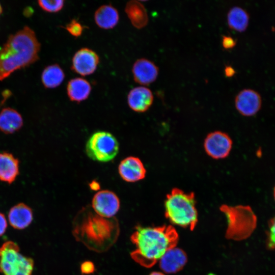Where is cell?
I'll use <instances>...</instances> for the list:
<instances>
[{
	"label": "cell",
	"instance_id": "obj_18",
	"mask_svg": "<svg viewBox=\"0 0 275 275\" xmlns=\"http://www.w3.org/2000/svg\"><path fill=\"white\" fill-rule=\"evenodd\" d=\"M66 90L69 99L78 103L89 97L92 88L89 82L86 79L76 77L68 82Z\"/></svg>",
	"mask_w": 275,
	"mask_h": 275
},
{
	"label": "cell",
	"instance_id": "obj_11",
	"mask_svg": "<svg viewBox=\"0 0 275 275\" xmlns=\"http://www.w3.org/2000/svg\"><path fill=\"white\" fill-rule=\"evenodd\" d=\"M261 98L259 94L252 89H243L235 99V105L242 115L250 117L255 115L261 107Z\"/></svg>",
	"mask_w": 275,
	"mask_h": 275
},
{
	"label": "cell",
	"instance_id": "obj_24",
	"mask_svg": "<svg viewBox=\"0 0 275 275\" xmlns=\"http://www.w3.org/2000/svg\"><path fill=\"white\" fill-rule=\"evenodd\" d=\"M40 7L44 11L54 13L61 11L64 6L63 0L39 1Z\"/></svg>",
	"mask_w": 275,
	"mask_h": 275
},
{
	"label": "cell",
	"instance_id": "obj_16",
	"mask_svg": "<svg viewBox=\"0 0 275 275\" xmlns=\"http://www.w3.org/2000/svg\"><path fill=\"white\" fill-rule=\"evenodd\" d=\"M18 174V159L8 152L0 153V180L11 184Z\"/></svg>",
	"mask_w": 275,
	"mask_h": 275
},
{
	"label": "cell",
	"instance_id": "obj_15",
	"mask_svg": "<svg viewBox=\"0 0 275 275\" xmlns=\"http://www.w3.org/2000/svg\"><path fill=\"white\" fill-rule=\"evenodd\" d=\"M159 266L167 273L180 270L187 262V256L181 249L176 246L168 250L159 259Z\"/></svg>",
	"mask_w": 275,
	"mask_h": 275
},
{
	"label": "cell",
	"instance_id": "obj_2",
	"mask_svg": "<svg viewBox=\"0 0 275 275\" xmlns=\"http://www.w3.org/2000/svg\"><path fill=\"white\" fill-rule=\"evenodd\" d=\"M72 233L75 239L91 250L103 252L117 241L119 234L118 221L102 217L94 211H81L74 220Z\"/></svg>",
	"mask_w": 275,
	"mask_h": 275
},
{
	"label": "cell",
	"instance_id": "obj_22",
	"mask_svg": "<svg viewBox=\"0 0 275 275\" xmlns=\"http://www.w3.org/2000/svg\"><path fill=\"white\" fill-rule=\"evenodd\" d=\"M227 21L231 29L238 32H242L248 26L249 15L242 8L234 7L228 13Z\"/></svg>",
	"mask_w": 275,
	"mask_h": 275
},
{
	"label": "cell",
	"instance_id": "obj_17",
	"mask_svg": "<svg viewBox=\"0 0 275 275\" xmlns=\"http://www.w3.org/2000/svg\"><path fill=\"white\" fill-rule=\"evenodd\" d=\"M94 20L97 25L103 29L115 28L119 20L118 10L111 5H103L95 12Z\"/></svg>",
	"mask_w": 275,
	"mask_h": 275
},
{
	"label": "cell",
	"instance_id": "obj_32",
	"mask_svg": "<svg viewBox=\"0 0 275 275\" xmlns=\"http://www.w3.org/2000/svg\"><path fill=\"white\" fill-rule=\"evenodd\" d=\"M149 275H166V274L160 272L154 271L151 273Z\"/></svg>",
	"mask_w": 275,
	"mask_h": 275
},
{
	"label": "cell",
	"instance_id": "obj_14",
	"mask_svg": "<svg viewBox=\"0 0 275 275\" xmlns=\"http://www.w3.org/2000/svg\"><path fill=\"white\" fill-rule=\"evenodd\" d=\"M153 99V93L149 88L136 87L129 91L127 95V103L133 111L144 113L152 105Z\"/></svg>",
	"mask_w": 275,
	"mask_h": 275
},
{
	"label": "cell",
	"instance_id": "obj_1",
	"mask_svg": "<svg viewBox=\"0 0 275 275\" xmlns=\"http://www.w3.org/2000/svg\"><path fill=\"white\" fill-rule=\"evenodd\" d=\"M135 250L130 256L136 262L147 268L153 266L169 249L176 246L178 235L171 226L135 228L130 237Z\"/></svg>",
	"mask_w": 275,
	"mask_h": 275
},
{
	"label": "cell",
	"instance_id": "obj_27",
	"mask_svg": "<svg viewBox=\"0 0 275 275\" xmlns=\"http://www.w3.org/2000/svg\"><path fill=\"white\" fill-rule=\"evenodd\" d=\"M80 270L82 273L89 274L94 272L95 266L93 262L86 261L81 264Z\"/></svg>",
	"mask_w": 275,
	"mask_h": 275
},
{
	"label": "cell",
	"instance_id": "obj_31",
	"mask_svg": "<svg viewBox=\"0 0 275 275\" xmlns=\"http://www.w3.org/2000/svg\"><path fill=\"white\" fill-rule=\"evenodd\" d=\"M90 186L93 190H97L99 187V183L94 181L90 183Z\"/></svg>",
	"mask_w": 275,
	"mask_h": 275
},
{
	"label": "cell",
	"instance_id": "obj_5",
	"mask_svg": "<svg viewBox=\"0 0 275 275\" xmlns=\"http://www.w3.org/2000/svg\"><path fill=\"white\" fill-rule=\"evenodd\" d=\"M227 222L226 236L229 239L242 240L249 237L257 227V218L252 208L248 205L220 207Z\"/></svg>",
	"mask_w": 275,
	"mask_h": 275
},
{
	"label": "cell",
	"instance_id": "obj_28",
	"mask_svg": "<svg viewBox=\"0 0 275 275\" xmlns=\"http://www.w3.org/2000/svg\"><path fill=\"white\" fill-rule=\"evenodd\" d=\"M236 44V40L231 36H223L222 37V45L226 49H232Z\"/></svg>",
	"mask_w": 275,
	"mask_h": 275
},
{
	"label": "cell",
	"instance_id": "obj_4",
	"mask_svg": "<svg viewBox=\"0 0 275 275\" xmlns=\"http://www.w3.org/2000/svg\"><path fill=\"white\" fill-rule=\"evenodd\" d=\"M194 192L185 193L178 188H173L166 196L165 216L176 225L193 230L198 221V212Z\"/></svg>",
	"mask_w": 275,
	"mask_h": 275
},
{
	"label": "cell",
	"instance_id": "obj_9",
	"mask_svg": "<svg viewBox=\"0 0 275 275\" xmlns=\"http://www.w3.org/2000/svg\"><path fill=\"white\" fill-rule=\"evenodd\" d=\"M94 211L105 218H112L118 212L120 202L117 195L109 190H102L96 193L92 201Z\"/></svg>",
	"mask_w": 275,
	"mask_h": 275
},
{
	"label": "cell",
	"instance_id": "obj_20",
	"mask_svg": "<svg viewBox=\"0 0 275 275\" xmlns=\"http://www.w3.org/2000/svg\"><path fill=\"white\" fill-rule=\"evenodd\" d=\"M23 125L20 114L16 110L7 107L0 113V130L6 134H12L19 130Z\"/></svg>",
	"mask_w": 275,
	"mask_h": 275
},
{
	"label": "cell",
	"instance_id": "obj_26",
	"mask_svg": "<svg viewBox=\"0 0 275 275\" xmlns=\"http://www.w3.org/2000/svg\"><path fill=\"white\" fill-rule=\"evenodd\" d=\"M84 29L82 24L75 19L71 20L65 26L66 31L72 36L76 38L81 35Z\"/></svg>",
	"mask_w": 275,
	"mask_h": 275
},
{
	"label": "cell",
	"instance_id": "obj_30",
	"mask_svg": "<svg viewBox=\"0 0 275 275\" xmlns=\"http://www.w3.org/2000/svg\"><path fill=\"white\" fill-rule=\"evenodd\" d=\"M235 73V71L233 67L227 66L225 68V74L227 77H231Z\"/></svg>",
	"mask_w": 275,
	"mask_h": 275
},
{
	"label": "cell",
	"instance_id": "obj_29",
	"mask_svg": "<svg viewBox=\"0 0 275 275\" xmlns=\"http://www.w3.org/2000/svg\"><path fill=\"white\" fill-rule=\"evenodd\" d=\"M7 227V223L5 215L0 213V236L5 232Z\"/></svg>",
	"mask_w": 275,
	"mask_h": 275
},
{
	"label": "cell",
	"instance_id": "obj_33",
	"mask_svg": "<svg viewBox=\"0 0 275 275\" xmlns=\"http://www.w3.org/2000/svg\"><path fill=\"white\" fill-rule=\"evenodd\" d=\"M273 197H274V200H275V186H274V190H273Z\"/></svg>",
	"mask_w": 275,
	"mask_h": 275
},
{
	"label": "cell",
	"instance_id": "obj_13",
	"mask_svg": "<svg viewBox=\"0 0 275 275\" xmlns=\"http://www.w3.org/2000/svg\"><path fill=\"white\" fill-rule=\"evenodd\" d=\"M132 72L134 80L136 83L148 85L156 79L158 75V68L150 60L141 58L133 64Z\"/></svg>",
	"mask_w": 275,
	"mask_h": 275
},
{
	"label": "cell",
	"instance_id": "obj_3",
	"mask_svg": "<svg viewBox=\"0 0 275 275\" xmlns=\"http://www.w3.org/2000/svg\"><path fill=\"white\" fill-rule=\"evenodd\" d=\"M40 44L28 26L10 36L0 50V80L38 59Z\"/></svg>",
	"mask_w": 275,
	"mask_h": 275
},
{
	"label": "cell",
	"instance_id": "obj_23",
	"mask_svg": "<svg viewBox=\"0 0 275 275\" xmlns=\"http://www.w3.org/2000/svg\"><path fill=\"white\" fill-rule=\"evenodd\" d=\"M65 78V73L62 68L58 64L46 67L43 70L41 80L47 88H54L60 86Z\"/></svg>",
	"mask_w": 275,
	"mask_h": 275
},
{
	"label": "cell",
	"instance_id": "obj_34",
	"mask_svg": "<svg viewBox=\"0 0 275 275\" xmlns=\"http://www.w3.org/2000/svg\"><path fill=\"white\" fill-rule=\"evenodd\" d=\"M2 8L1 5L0 4V15L2 13Z\"/></svg>",
	"mask_w": 275,
	"mask_h": 275
},
{
	"label": "cell",
	"instance_id": "obj_6",
	"mask_svg": "<svg viewBox=\"0 0 275 275\" xmlns=\"http://www.w3.org/2000/svg\"><path fill=\"white\" fill-rule=\"evenodd\" d=\"M15 242L9 241L0 248V272L4 275H31L33 260L19 253Z\"/></svg>",
	"mask_w": 275,
	"mask_h": 275
},
{
	"label": "cell",
	"instance_id": "obj_12",
	"mask_svg": "<svg viewBox=\"0 0 275 275\" xmlns=\"http://www.w3.org/2000/svg\"><path fill=\"white\" fill-rule=\"evenodd\" d=\"M118 172L123 180L130 183L143 180L146 175L143 163L135 156H128L123 159L119 164Z\"/></svg>",
	"mask_w": 275,
	"mask_h": 275
},
{
	"label": "cell",
	"instance_id": "obj_10",
	"mask_svg": "<svg viewBox=\"0 0 275 275\" xmlns=\"http://www.w3.org/2000/svg\"><path fill=\"white\" fill-rule=\"evenodd\" d=\"M99 63V57L96 52L87 47L82 48L73 56L71 69L80 75H89L95 71Z\"/></svg>",
	"mask_w": 275,
	"mask_h": 275
},
{
	"label": "cell",
	"instance_id": "obj_21",
	"mask_svg": "<svg viewBox=\"0 0 275 275\" xmlns=\"http://www.w3.org/2000/svg\"><path fill=\"white\" fill-rule=\"evenodd\" d=\"M125 11L132 25L136 29H142L148 22V16L144 6L137 1L128 2Z\"/></svg>",
	"mask_w": 275,
	"mask_h": 275
},
{
	"label": "cell",
	"instance_id": "obj_7",
	"mask_svg": "<svg viewBox=\"0 0 275 275\" xmlns=\"http://www.w3.org/2000/svg\"><path fill=\"white\" fill-rule=\"evenodd\" d=\"M119 149V143L116 138L112 133L104 131L92 134L86 145V152L89 157L102 162L113 159Z\"/></svg>",
	"mask_w": 275,
	"mask_h": 275
},
{
	"label": "cell",
	"instance_id": "obj_25",
	"mask_svg": "<svg viewBox=\"0 0 275 275\" xmlns=\"http://www.w3.org/2000/svg\"><path fill=\"white\" fill-rule=\"evenodd\" d=\"M266 246L267 249H275V215L271 218L268 223V229L266 231Z\"/></svg>",
	"mask_w": 275,
	"mask_h": 275
},
{
	"label": "cell",
	"instance_id": "obj_19",
	"mask_svg": "<svg viewBox=\"0 0 275 275\" xmlns=\"http://www.w3.org/2000/svg\"><path fill=\"white\" fill-rule=\"evenodd\" d=\"M10 224L14 228L22 229L27 227L33 219L31 209L23 203H19L11 208L8 214Z\"/></svg>",
	"mask_w": 275,
	"mask_h": 275
},
{
	"label": "cell",
	"instance_id": "obj_8",
	"mask_svg": "<svg viewBox=\"0 0 275 275\" xmlns=\"http://www.w3.org/2000/svg\"><path fill=\"white\" fill-rule=\"evenodd\" d=\"M232 144L231 138L228 134L221 131H215L206 136L204 142V148L210 157L219 159L229 155Z\"/></svg>",
	"mask_w": 275,
	"mask_h": 275
}]
</instances>
